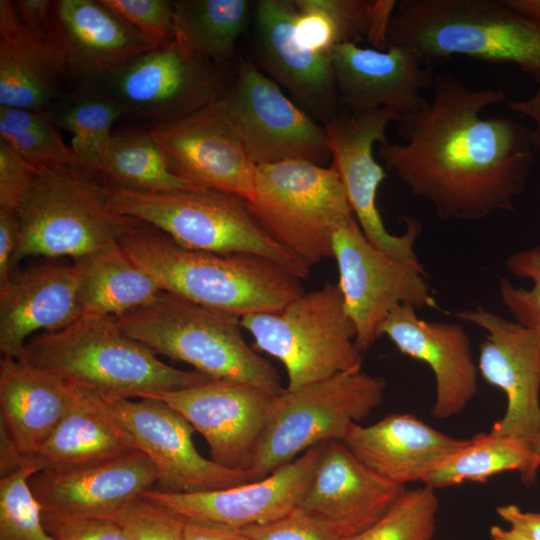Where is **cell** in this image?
Returning <instances> with one entry per match:
<instances>
[{
  "mask_svg": "<svg viewBox=\"0 0 540 540\" xmlns=\"http://www.w3.org/2000/svg\"><path fill=\"white\" fill-rule=\"evenodd\" d=\"M433 97L396 123L404 143L378 154L410 192L442 221H478L512 210L534 162L531 128L509 117H483L506 100L500 89H475L456 75H436Z\"/></svg>",
  "mask_w": 540,
  "mask_h": 540,
  "instance_id": "1",
  "label": "cell"
},
{
  "mask_svg": "<svg viewBox=\"0 0 540 540\" xmlns=\"http://www.w3.org/2000/svg\"><path fill=\"white\" fill-rule=\"evenodd\" d=\"M119 244L163 291L239 317L279 310L304 293L301 279L268 259L189 249L143 221Z\"/></svg>",
  "mask_w": 540,
  "mask_h": 540,
  "instance_id": "2",
  "label": "cell"
},
{
  "mask_svg": "<svg viewBox=\"0 0 540 540\" xmlns=\"http://www.w3.org/2000/svg\"><path fill=\"white\" fill-rule=\"evenodd\" d=\"M104 399H142L212 378L165 364L109 316H83L29 339L21 359Z\"/></svg>",
  "mask_w": 540,
  "mask_h": 540,
  "instance_id": "3",
  "label": "cell"
},
{
  "mask_svg": "<svg viewBox=\"0 0 540 540\" xmlns=\"http://www.w3.org/2000/svg\"><path fill=\"white\" fill-rule=\"evenodd\" d=\"M387 41L411 49L433 68L465 56L540 76V27L505 0H401Z\"/></svg>",
  "mask_w": 540,
  "mask_h": 540,
  "instance_id": "4",
  "label": "cell"
},
{
  "mask_svg": "<svg viewBox=\"0 0 540 540\" xmlns=\"http://www.w3.org/2000/svg\"><path fill=\"white\" fill-rule=\"evenodd\" d=\"M116 321L156 355L185 362L212 379L248 383L273 395L284 391L276 368L245 341L239 316L162 291Z\"/></svg>",
  "mask_w": 540,
  "mask_h": 540,
  "instance_id": "5",
  "label": "cell"
},
{
  "mask_svg": "<svg viewBox=\"0 0 540 540\" xmlns=\"http://www.w3.org/2000/svg\"><path fill=\"white\" fill-rule=\"evenodd\" d=\"M16 213L14 270L27 257L81 258L119 242L140 222L114 209L108 186L80 163L39 168Z\"/></svg>",
  "mask_w": 540,
  "mask_h": 540,
  "instance_id": "6",
  "label": "cell"
},
{
  "mask_svg": "<svg viewBox=\"0 0 540 540\" xmlns=\"http://www.w3.org/2000/svg\"><path fill=\"white\" fill-rule=\"evenodd\" d=\"M108 188L114 209L156 227L186 248L257 255L299 279L309 275L311 267L279 244L241 197L211 189L150 193Z\"/></svg>",
  "mask_w": 540,
  "mask_h": 540,
  "instance_id": "7",
  "label": "cell"
},
{
  "mask_svg": "<svg viewBox=\"0 0 540 540\" xmlns=\"http://www.w3.org/2000/svg\"><path fill=\"white\" fill-rule=\"evenodd\" d=\"M240 320L254 339L253 348L283 364L287 390L361 371L363 354L337 284L326 282L279 310L248 314Z\"/></svg>",
  "mask_w": 540,
  "mask_h": 540,
  "instance_id": "8",
  "label": "cell"
},
{
  "mask_svg": "<svg viewBox=\"0 0 540 540\" xmlns=\"http://www.w3.org/2000/svg\"><path fill=\"white\" fill-rule=\"evenodd\" d=\"M247 203L264 229L309 267L333 257L335 230L355 217L335 168L300 159L257 165Z\"/></svg>",
  "mask_w": 540,
  "mask_h": 540,
  "instance_id": "9",
  "label": "cell"
},
{
  "mask_svg": "<svg viewBox=\"0 0 540 540\" xmlns=\"http://www.w3.org/2000/svg\"><path fill=\"white\" fill-rule=\"evenodd\" d=\"M386 381L362 371L337 374L276 396L272 415L245 470L260 480L313 446L342 440L384 396Z\"/></svg>",
  "mask_w": 540,
  "mask_h": 540,
  "instance_id": "10",
  "label": "cell"
},
{
  "mask_svg": "<svg viewBox=\"0 0 540 540\" xmlns=\"http://www.w3.org/2000/svg\"><path fill=\"white\" fill-rule=\"evenodd\" d=\"M338 266L337 285L363 353L379 338L385 318L399 305L436 308L424 269L394 259L365 237L355 217L341 224L332 239Z\"/></svg>",
  "mask_w": 540,
  "mask_h": 540,
  "instance_id": "11",
  "label": "cell"
},
{
  "mask_svg": "<svg viewBox=\"0 0 540 540\" xmlns=\"http://www.w3.org/2000/svg\"><path fill=\"white\" fill-rule=\"evenodd\" d=\"M400 116L397 111L380 108L335 116L325 120L323 127L332 166L367 240L386 255L424 269L414 248L422 230L421 223L405 217V232L393 235L385 227L376 202L386 172L375 160L373 149L376 143L388 142L387 127Z\"/></svg>",
  "mask_w": 540,
  "mask_h": 540,
  "instance_id": "12",
  "label": "cell"
},
{
  "mask_svg": "<svg viewBox=\"0 0 540 540\" xmlns=\"http://www.w3.org/2000/svg\"><path fill=\"white\" fill-rule=\"evenodd\" d=\"M222 98L234 129L256 165L298 159L322 165L331 156L324 127L253 63L241 61L234 82Z\"/></svg>",
  "mask_w": 540,
  "mask_h": 540,
  "instance_id": "13",
  "label": "cell"
},
{
  "mask_svg": "<svg viewBox=\"0 0 540 540\" xmlns=\"http://www.w3.org/2000/svg\"><path fill=\"white\" fill-rule=\"evenodd\" d=\"M126 111L155 122L181 119L220 98L222 75L174 42L130 60L99 82Z\"/></svg>",
  "mask_w": 540,
  "mask_h": 540,
  "instance_id": "14",
  "label": "cell"
},
{
  "mask_svg": "<svg viewBox=\"0 0 540 540\" xmlns=\"http://www.w3.org/2000/svg\"><path fill=\"white\" fill-rule=\"evenodd\" d=\"M96 397L153 463L158 475L154 489L193 493L249 482L244 471L225 468L203 457L193 442L194 427L165 402Z\"/></svg>",
  "mask_w": 540,
  "mask_h": 540,
  "instance_id": "15",
  "label": "cell"
},
{
  "mask_svg": "<svg viewBox=\"0 0 540 540\" xmlns=\"http://www.w3.org/2000/svg\"><path fill=\"white\" fill-rule=\"evenodd\" d=\"M148 132L176 176L200 188L252 200L257 165L234 129L222 96Z\"/></svg>",
  "mask_w": 540,
  "mask_h": 540,
  "instance_id": "16",
  "label": "cell"
},
{
  "mask_svg": "<svg viewBox=\"0 0 540 540\" xmlns=\"http://www.w3.org/2000/svg\"><path fill=\"white\" fill-rule=\"evenodd\" d=\"M455 315L485 332L478 371L507 398L505 414L490 433L514 437L533 447L540 435V334L483 308Z\"/></svg>",
  "mask_w": 540,
  "mask_h": 540,
  "instance_id": "17",
  "label": "cell"
},
{
  "mask_svg": "<svg viewBox=\"0 0 540 540\" xmlns=\"http://www.w3.org/2000/svg\"><path fill=\"white\" fill-rule=\"evenodd\" d=\"M276 396L248 383L211 379L144 398L161 400L181 413L205 438L214 462L245 472Z\"/></svg>",
  "mask_w": 540,
  "mask_h": 540,
  "instance_id": "18",
  "label": "cell"
},
{
  "mask_svg": "<svg viewBox=\"0 0 540 540\" xmlns=\"http://www.w3.org/2000/svg\"><path fill=\"white\" fill-rule=\"evenodd\" d=\"M324 443L311 447L268 476L234 487L193 493L150 489L142 497L184 521L242 529L266 524L294 510L305 494Z\"/></svg>",
  "mask_w": 540,
  "mask_h": 540,
  "instance_id": "19",
  "label": "cell"
},
{
  "mask_svg": "<svg viewBox=\"0 0 540 540\" xmlns=\"http://www.w3.org/2000/svg\"><path fill=\"white\" fill-rule=\"evenodd\" d=\"M338 99L351 112L380 108L400 115L420 109L433 89L434 68L409 48L388 45L385 50L342 43L331 52Z\"/></svg>",
  "mask_w": 540,
  "mask_h": 540,
  "instance_id": "20",
  "label": "cell"
},
{
  "mask_svg": "<svg viewBox=\"0 0 540 540\" xmlns=\"http://www.w3.org/2000/svg\"><path fill=\"white\" fill-rule=\"evenodd\" d=\"M405 491L358 459L341 440L325 442L297 507L331 526L344 540L369 528Z\"/></svg>",
  "mask_w": 540,
  "mask_h": 540,
  "instance_id": "21",
  "label": "cell"
},
{
  "mask_svg": "<svg viewBox=\"0 0 540 540\" xmlns=\"http://www.w3.org/2000/svg\"><path fill=\"white\" fill-rule=\"evenodd\" d=\"M386 336L404 355L424 362L435 377L433 417L460 414L478 390V366L465 329L456 323L422 319L408 304L397 306L381 323Z\"/></svg>",
  "mask_w": 540,
  "mask_h": 540,
  "instance_id": "22",
  "label": "cell"
},
{
  "mask_svg": "<svg viewBox=\"0 0 540 540\" xmlns=\"http://www.w3.org/2000/svg\"><path fill=\"white\" fill-rule=\"evenodd\" d=\"M82 317L73 264L46 262L15 269L0 284V351L21 360L28 338L54 332Z\"/></svg>",
  "mask_w": 540,
  "mask_h": 540,
  "instance_id": "23",
  "label": "cell"
},
{
  "mask_svg": "<svg viewBox=\"0 0 540 540\" xmlns=\"http://www.w3.org/2000/svg\"><path fill=\"white\" fill-rule=\"evenodd\" d=\"M157 471L141 451L89 468L39 472L29 479L42 513L110 520L126 503L155 488Z\"/></svg>",
  "mask_w": 540,
  "mask_h": 540,
  "instance_id": "24",
  "label": "cell"
},
{
  "mask_svg": "<svg viewBox=\"0 0 540 540\" xmlns=\"http://www.w3.org/2000/svg\"><path fill=\"white\" fill-rule=\"evenodd\" d=\"M341 441L375 473L405 486L423 483L469 439L448 436L413 414L393 413L368 426L351 424Z\"/></svg>",
  "mask_w": 540,
  "mask_h": 540,
  "instance_id": "25",
  "label": "cell"
},
{
  "mask_svg": "<svg viewBox=\"0 0 540 540\" xmlns=\"http://www.w3.org/2000/svg\"><path fill=\"white\" fill-rule=\"evenodd\" d=\"M53 15L69 76L78 84L97 83L159 47L100 0L55 1Z\"/></svg>",
  "mask_w": 540,
  "mask_h": 540,
  "instance_id": "26",
  "label": "cell"
},
{
  "mask_svg": "<svg viewBox=\"0 0 540 540\" xmlns=\"http://www.w3.org/2000/svg\"><path fill=\"white\" fill-rule=\"evenodd\" d=\"M255 12L260 58L272 79L307 108L330 113L339 100L331 55L314 52L298 42L294 1L261 0Z\"/></svg>",
  "mask_w": 540,
  "mask_h": 540,
  "instance_id": "27",
  "label": "cell"
},
{
  "mask_svg": "<svg viewBox=\"0 0 540 540\" xmlns=\"http://www.w3.org/2000/svg\"><path fill=\"white\" fill-rule=\"evenodd\" d=\"M75 387L26 361L0 360V423L22 455L37 451L71 408Z\"/></svg>",
  "mask_w": 540,
  "mask_h": 540,
  "instance_id": "28",
  "label": "cell"
},
{
  "mask_svg": "<svg viewBox=\"0 0 540 540\" xmlns=\"http://www.w3.org/2000/svg\"><path fill=\"white\" fill-rule=\"evenodd\" d=\"M71 80L66 64L22 24L14 1H0V107L46 112Z\"/></svg>",
  "mask_w": 540,
  "mask_h": 540,
  "instance_id": "29",
  "label": "cell"
},
{
  "mask_svg": "<svg viewBox=\"0 0 540 540\" xmlns=\"http://www.w3.org/2000/svg\"><path fill=\"white\" fill-rule=\"evenodd\" d=\"M75 388L71 408L39 449L26 455L40 472L89 468L139 451L95 394Z\"/></svg>",
  "mask_w": 540,
  "mask_h": 540,
  "instance_id": "30",
  "label": "cell"
},
{
  "mask_svg": "<svg viewBox=\"0 0 540 540\" xmlns=\"http://www.w3.org/2000/svg\"><path fill=\"white\" fill-rule=\"evenodd\" d=\"M83 316L118 318L152 302L163 290L119 242L73 260Z\"/></svg>",
  "mask_w": 540,
  "mask_h": 540,
  "instance_id": "31",
  "label": "cell"
},
{
  "mask_svg": "<svg viewBox=\"0 0 540 540\" xmlns=\"http://www.w3.org/2000/svg\"><path fill=\"white\" fill-rule=\"evenodd\" d=\"M74 153L108 187L150 193L204 189L170 170L149 132L110 135Z\"/></svg>",
  "mask_w": 540,
  "mask_h": 540,
  "instance_id": "32",
  "label": "cell"
},
{
  "mask_svg": "<svg viewBox=\"0 0 540 540\" xmlns=\"http://www.w3.org/2000/svg\"><path fill=\"white\" fill-rule=\"evenodd\" d=\"M175 43L186 54L213 64L228 60L245 31L251 2L247 0L172 1Z\"/></svg>",
  "mask_w": 540,
  "mask_h": 540,
  "instance_id": "33",
  "label": "cell"
},
{
  "mask_svg": "<svg viewBox=\"0 0 540 540\" xmlns=\"http://www.w3.org/2000/svg\"><path fill=\"white\" fill-rule=\"evenodd\" d=\"M540 468V456L528 443L492 433L469 439L468 444L433 471L423 482L432 489L462 482L484 483L507 471L520 473L526 485H532Z\"/></svg>",
  "mask_w": 540,
  "mask_h": 540,
  "instance_id": "34",
  "label": "cell"
},
{
  "mask_svg": "<svg viewBox=\"0 0 540 540\" xmlns=\"http://www.w3.org/2000/svg\"><path fill=\"white\" fill-rule=\"evenodd\" d=\"M55 126L73 135L72 149L92 146L110 136L113 123L127 115L124 108L101 86L80 83L64 93L46 112Z\"/></svg>",
  "mask_w": 540,
  "mask_h": 540,
  "instance_id": "35",
  "label": "cell"
},
{
  "mask_svg": "<svg viewBox=\"0 0 540 540\" xmlns=\"http://www.w3.org/2000/svg\"><path fill=\"white\" fill-rule=\"evenodd\" d=\"M0 140L37 169L79 163L45 112L0 107Z\"/></svg>",
  "mask_w": 540,
  "mask_h": 540,
  "instance_id": "36",
  "label": "cell"
},
{
  "mask_svg": "<svg viewBox=\"0 0 540 540\" xmlns=\"http://www.w3.org/2000/svg\"><path fill=\"white\" fill-rule=\"evenodd\" d=\"M38 467L24 456L21 466L0 478V540H54L42 521V509L29 479Z\"/></svg>",
  "mask_w": 540,
  "mask_h": 540,
  "instance_id": "37",
  "label": "cell"
},
{
  "mask_svg": "<svg viewBox=\"0 0 540 540\" xmlns=\"http://www.w3.org/2000/svg\"><path fill=\"white\" fill-rule=\"evenodd\" d=\"M439 505L430 487L405 490L383 517L345 540H432Z\"/></svg>",
  "mask_w": 540,
  "mask_h": 540,
  "instance_id": "38",
  "label": "cell"
},
{
  "mask_svg": "<svg viewBox=\"0 0 540 540\" xmlns=\"http://www.w3.org/2000/svg\"><path fill=\"white\" fill-rule=\"evenodd\" d=\"M506 267L514 276L530 279L532 287H516L501 277L499 291L502 303L515 322L540 334V245L511 254L506 260Z\"/></svg>",
  "mask_w": 540,
  "mask_h": 540,
  "instance_id": "39",
  "label": "cell"
},
{
  "mask_svg": "<svg viewBox=\"0 0 540 540\" xmlns=\"http://www.w3.org/2000/svg\"><path fill=\"white\" fill-rule=\"evenodd\" d=\"M127 540H183L184 520L142 496L124 504L112 517Z\"/></svg>",
  "mask_w": 540,
  "mask_h": 540,
  "instance_id": "40",
  "label": "cell"
},
{
  "mask_svg": "<svg viewBox=\"0 0 540 540\" xmlns=\"http://www.w3.org/2000/svg\"><path fill=\"white\" fill-rule=\"evenodd\" d=\"M157 46L175 40V16L172 1L100 0Z\"/></svg>",
  "mask_w": 540,
  "mask_h": 540,
  "instance_id": "41",
  "label": "cell"
},
{
  "mask_svg": "<svg viewBox=\"0 0 540 540\" xmlns=\"http://www.w3.org/2000/svg\"><path fill=\"white\" fill-rule=\"evenodd\" d=\"M241 530L251 540H344L326 522L299 507L269 523Z\"/></svg>",
  "mask_w": 540,
  "mask_h": 540,
  "instance_id": "42",
  "label": "cell"
},
{
  "mask_svg": "<svg viewBox=\"0 0 540 540\" xmlns=\"http://www.w3.org/2000/svg\"><path fill=\"white\" fill-rule=\"evenodd\" d=\"M43 525L54 540H127L112 520L42 513Z\"/></svg>",
  "mask_w": 540,
  "mask_h": 540,
  "instance_id": "43",
  "label": "cell"
},
{
  "mask_svg": "<svg viewBox=\"0 0 540 540\" xmlns=\"http://www.w3.org/2000/svg\"><path fill=\"white\" fill-rule=\"evenodd\" d=\"M38 169L0 140V209L16 211Z\"/></svg>",
  "mask_w": 540,
  "mask_h": 540,
  "instance_id": "44",
  "label": "cell"
},
{
  "mask_svg": "<svg viewBox=\"0 0 540 540\" xmlns=\"http://www.w3.org/2000/svg\"><path fill=\"white\" fill-rule=\"evenodd\" d=\"M14 4L19 19L28 31L66 64L54 20L53 2L18 0Z\"/></svg>",
  "mask_w": 540,
  "mask_h": 540,
  "instance_id": "45",
  "label": "cell"
},
{
  "mask_svg": "<svg viewBox=\"0 0 540 540\" xmlns=\"http://www.w3.org/2000/svg\"><path fill=\"white\" fill-rule=\"evenodd\" d=\"M20 241V222L16 211L0 209V284L14 271V257Z\"/></svg>",
  "mask_w": 540,
  "mask_h": 540,
  "instance_id": "46",
  "label": "cell"
},
{
  "mask_svg": "<svg viewBox=\"0 0 540 540\" xmlns=\"http://www.w3.org/2000/svg\"><path fill=\"white\" fill-rule=\"evenodd\" d=\"M183 540H251L241 529L218 524L185 521Z\"/></svg>",
  "mask_w": 540,
  "mask_h": 540,
  "instance_id": "47",
  "label": "cell"
},
{
  "mask_svg": "<svg viewBox=\"0 0 540 540\" xmlns=\"http://www.w3.org/2000/svg\"><path fill=\"white\" fill-rule=\"evenodd\" d=\"M496 512L511 528L540 540V512H524L515 504L498 506Z\"/></svg>",
  "mask_w": 540,
  "mask_h": 540,
  "instance_id": "48",
  "label": "cell"
},
{
  "mask_svg": "<svg viewBox=\"0 0 540 540\" xmlns=\"http://www.w3.org/2000/svg\"><path fill=\"white\" fill-rule=\"evenodd\" d=\"M535 80L538 83V88L532 96L508 101L507 107L512 112L532 120L534 127L531 128V141L534 149L540 151V76Z\"/></svg>",
  "mask_w": 540,
  "mask_h": 540,
  "instance_id": "49",
  "label": "cell"
},
{
  "mask_svg": "<svg viewBox=\"0 0 540 540\" xmlns=\"http://www.w3.org/2000/svg\"><path fill=\"white\" fill-rule=\"evenodd\" d=\"M519 15L540 27V0H505Z\"/></svg>",
  "mask_w": 540,
  "mask_h": 540,
  "instance_id": "50",
  "label": "cell"
},
{
  "mask_svg": "<svg viewBox=\"0 0 540 540\" xmlns=\"http://www.w3.org/2000/svg\"><path fill=\"white\" fill-rule=\"evenodd\" d=\"M489 533L492 540H534L527 534L511 527L504 529L498 525H493L490 527Z\"/></svg>",
  "mask_w": 540,
  "mask_h": 540,
  "instance_id": "51",
  "label": "cell"
},
{
  "mask_svg": "<svg viewBox=\"0 0 540 540\" xmlns=\"http://www.w3.org/2000/svg\"><path fill=\"white\" fill-rule=\"evenodd\" d=\"M534 451L540 456V435L533 444Z\"/></svg>",
  "mask_w": 540,
  "mask_h": 540,
  "instance_id": "52",
  "label": "cell"
}]
</instances>
